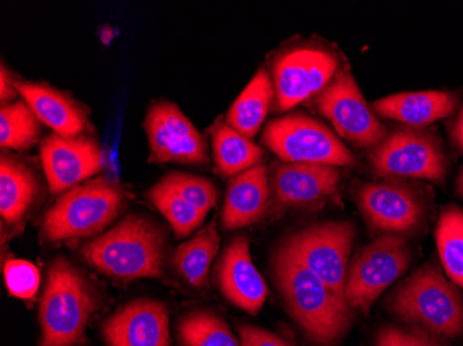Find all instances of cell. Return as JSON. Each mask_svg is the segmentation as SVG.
Here are the masks:
<instances>
[{
	"label": "cell",
	"instance_id": "31",
	"mask_svg": "<svg viewBox=\"0 0 463 346\" xmlns=\"http://www.w3.org/2000/svg\"><path fill=\"white\" fill-rule=\"evenodd\" d=\"M376 346H441L428 335L384 327L376 335Z\"/></svg>",
	"mask_w": 463,
	"mask_h": 346
},
{
	"label": "cell",
	"instance_id": "27",
	"mask_svg": "<svg viewBox=\"0 0 463 346\" xmlns=\"http://www.w3.org/2000/svg\"><path fill=\"white\" fill-rule=\"evenodd\" d=\"M182 346H241L228 324L212 312L186 314L179 323Z\"/></svg>",
	"mask_w": 463,
	"mask_h": 346
},
{
	"label": "cell",
	"instance_id": "28",
	"mask_svg": "<svg viewBox=\"0 0 463 346\" xmlns=\"http://www.w3.org/2000/svg\"><path fill=\"white\" fill-rule=\"evenodd\" d=\"M147 197L156 205V208L165 216L178 237L189 236L192 231L196 230L202 225L205 215H207L204 210L194 207V204L178 196L173 190L166 189L160 183L149 190Z\"/></svg>",
	"mask_w": 463,
	"mask_h": 346
},
{
	"label": "cell",
	"instance_id": "22",
	"mask_svg": "<svg viewBox=\"0 0 463 346\" xmlns=\"http://www.w3.org/2000/svg\"><path fill=\"white\" fill-rule=\"evenodd\" d=\"M275 98V88L267 70L260 69L246 89L236 98L229 108L226 122L244 136L251 137L259 134Z\"/></svg>",
	"mask_w": 463,
	"mask_h": 346
},
{
	"label": "cell",
	"instance_id": "19",
	"mask_svg": "<svg viewBox=\"0 0 463 346\" xmlns=\"http://www.w3.org/2000/svg\"><path fill=\"white\" fill-rule=\"evenodd\" d=\"M269 194L270 182L265 164L233 176L223 202V228L236 230L259 222L267 213Z\"/></svg>",
	"mask_w": 463,
	"mask_h": 346
},
{
	"label": "cell",
	"instance_id": "26",
	"mask_svg": "<svg viewBox=\"0 0 463 346\" xmlns=\"http://www.w3.org/2000/svg\"><path fill=\"white\" fill-rule=\"evenodd\" d=\"M41 135L38 117L27 101L7 103L0 108V145L2 148L28 150Z\"/></svg>",
	"mask_w": 463,
	"mask_h": 346
},
{
	"label": "cell",
	"instance_id": "17",
	"mask_svg": "<svg viewBox=\"0 0 463 346\" xmlns=\"http://www.w3.org/2000/svg\"><path fill=\"white\" fill-rule=\"evenodd\" d=\"M217 283L222 295L241 311H261L268 296L267 281L252 262L246 236L236 237L226 247L217 267Z\"/></svg>",
	"mask_w": 463,
	"mask_h": 346
},
{
	"label": "cell",
	"instance_id": "29",
	"mask_svg": "<svg viewBox=\"0 0 463 346\" xmlns=\"http://www.w3.org/2000/svg\"><path fill=\"white\" fill-rule=\"evenodd\" d=\"M158 183L166 189L173 190L182 199L191 202L199 210H204L205 213L212 210L217 204V187L208 179L184 173V172H171L168 175L164 176Z\"/></svg>",
	"mask_w": 463,
	"mask_h": 346
},
{
	"label": "cell",
	"instance_id": "12",
	"mask_svg": "<svg viewBox=\"0 0 463 346\" xmlns=\"http://www.w3.org/2000/svg\"><path fill=\"white\" fill-rule=\"evenodd\" d=\"M145 129L152 163L184 165L207 163L204 137L175 103L160 100L150 104L146 114Z\"/></svg>",
	"mask_w": 463,
	"mask_h": 346
},
{
	"label": "cell",
	"instance_id": "2",
	"mask_svg": "<svg viewBox=\"0 0 463 346\" xmlns=\"http://www.w3.org/2000/svg\"><path fill=\"white\" fill-rule=\"evenodd\" d=\"M165 237L149 218L129 215L80 249L83 259L118 281L158 278Z\"/></svg>",
	"mask_w": 463,
	"mask_h": 346
},
{
	"label": "cell",
	"instance_id": "32",
	"mask_svg": "<svg viewBox=\"0 0 463 346\" xmlns=\"http://www.w3.org/2000/svg\"><path fill=\"white\" fill-rule=\"evenodd\" d=\"M239 337L241 346H291L277 334L250 324L239 326Z\"/></svg>",
	"mask_w": 463,
	"mask_h": 346
},
{
	"label": "cell",
	"instance_id": "9",
	"mask_svg": "<svg viewBox=\"0 0 463 346\" xmlns=\"http://www.w3.org/2000/svg\"><path fill=\"white\" fill-rule=\"evenodd\" d=\"M351 222H324L301 229L283 247L345 301L348 259L354 243Z\"/></svg>",
	"mask_w": 463,
	"mask_h": 346
},
{
	"label": "cell",
	"instance_id": "16",
	"mask_svg": "<svg viewBox=\"0 0 463 346\" xmlns=\"http://www.w3.org/2000/svg\"><path fill=\"white\" fill-rule=\"evenodd\" d=\"M109 346H170V322L163 302L137 299L104 322Z\"/></svg>",
	"mask_w": 463,
	"mask_h": 346
},
{
	"label": "cell",
	"instance_id": "1",
	"mask_svg": "<svg viewBox=\"0 0 463 346\" xmlns=\"http://www.w3.org/2000/svg\"><path fill=\"white\" fill-rule=\"evenodd\" d=\"M273 277L291 316L314 342L333 346L345 335L351 322L347 302L283 246L273 261Z\"/></svg>",
	"mask_w": 463,
	"mask_h": 346
},
{
	"label": "cell",
	"instance_id": "30",
	"mask_svg": "<svg viewBox=\"0 0 463 346\" xmlns=\"http://www.w3.org/2000/svg\"><path fill=\"white\" fill-rule=\"evenodd\" d=\"M5 280L7 290L14 296L30 299L38 293L41 276L35 265L23 259H13L5 265Z\"/></svg>",
	"mask_w": 463,
	"mask_h": 346
},
{
	"label": "cell",
	"instance_id": "20",
	"mask_svg": "<svg viewBox=\"0 0 463 346\" xmlns=\"http://www.w3.org/2000/svg\"><path fill=\"white\" fill-rule=\"evenodd\" d=\"M458 98L446 90L402 92L372 104L374 113L412 127H423L454 113Z\"/></svg>",
	"mask_w": 463,
	"mask_h": 346
},
{
	"label": "cell",
	"instance_id": "7",
	"mask_svg": "<svg viewBox=\"0 0 463 346\" xmlns=\"http://www.w3.org/2000/svg\"><path fill=\"white\" fill-rule=\"evenodd\" d=\"M374 173L383 178L444 182L447 157L443 145L422 127H400L387 135L371 153Z\"/></svg>",
	"mask_w": 463,
	"mask_h": 346
},
{
	"label": "cell",
	"instance_id": "15",
	"mask_svg": "<svg viewBox=\"0 0 463 346\" xmlns=\"http://www.w3.org/2000/svg\"><path fill=\"white\" fill-rule=\"evenodd\" d=\"M337 166L280 163L270 178L272 202L282 210L319 205L337 192Z\"/></svg>",
	"mask_w": 463,
	"mask_h": 346
},
{
	"label": "cell",
	"instance_id": "24",
	"mask_svg": "<svg viewBox=\"0 0 463 346\" xmlns=\"http://www.w3.org/2000/svg\"><path fill=\"white\" fill-rule=\"evenodd\" d=\"M220 249V236L214 222L203 228L194 238L181 244L173 257L176 272L194 287H202L207 281L210 267Z\"/></svg>",
	"mask_w": 463,
	"mask_h": 346
},
{
	"label": "cell",
	"instance_id": "18",
	"mask_svg": "<svg viewBox=\"0 0 463 346\" xmlns=\"http://www.w3.org/2000/svg\"><path fill=\"white\" fill-rule=\"evenodd\" d=\"M15 89L27 101L39 121L48 125L54 134L64 137L85 135L90 121L87 110L67 93L48 83L15 80Z\"/></svg>",
	"mask_w": 463,
	"mask_h": 346
},
{
	"label": "cell",
	"instance_id": "33",
	"mask_svg": "<svg viewBox=\"0 0 463 346\" xmlns=\"http://www.w3.org/2000/svg\"><path fill=\"white\" fill-rule=\"evenodd\" d=\"M15 93H17L15 80L13 79L9 70L5 67V62H2V69H0V100H2V106L14 98Z\"/></svg>",
	"mask_w": 463,
	"mask_h": 346
},
{
	"label": "cell",
	"instance_id": "21",
	"mask_svg": "<svg viewBox=\"0 0 463 346\" xmlns=\"http://www.w3.org/2000/svg\"><path fill=\"white\" fill-rule=\"evenodd\" d=\"M35 172L13 155L0 161V212L5 222L17 225L24 220L38 194Z\"/></svg>",
	"mask_w": 463,
	"mask_h": 346
},
{
	"label": "cell",
	"instance_id": "35",
	"mask_svg": "<svg viewBox=\"0 0 463 346\" xmlns=\"http://www.w3.org/2000/svg\"><path fill=\"white\" fill-rule=\"evenodd\" d=\"M457 192L458 194H459V196L463 199V166L460 168L459 173H458Z\"/></svg>",
	"mask_w": 463,
	"mask_h": 346
},
{
	"label": "cell",
	"instance_id": "11",
	"mask_svg": "<svg viewBox=\"0 0 463 346\" xmlns=\"http://www.w3.org/2000/svg\"><path fill=\"white\" fill-rule=\"evenodd\" d=\"M339 70V60L325 49L301 46L273 61V88L278 111H288L321 93Z\"/></svg>",
	"mask_w": 463,
	"mask_h": 346
},
{
	"label": "cell",
	"instance_id": "5",
	"mask_svg": "<svg viewBox=\"0 0 463 346\" xmlns=\"http://www.w3.org/2000/svg\"><path fill=\"white\" fill-rule=\"evenodd\" d=\"M124 199L122 187L106 176L78 184L46 212L42 233L51 241L95 236L116 220Z\"/></svg>",
	"mask_w": 463,
	"mask_h": 346
},
{
	"label": "cell",
	"instance_id": "10",
	"mask_svg": "<svg viewBox=\"0 0 463 346\" xmlns=\"http://www.w3.org/2000/svg\"><path fill=\"white\" fill-rule=\"evenodd\" d=\"M317 108L332 122L339 136L356 147H376L387 136L386 127L366 103L348 66L337 70L319 93Z\"/></svg>",
	"mask_w": 463,
	"mask_h": 346
},
{
	"label": "cell",
	"instance_id": "34",
	"mask_svg": "<svg viewBox=\"0 0 463 346\" xmlns=\"http://www.w3.org/2000/svg\"><path fill=\"white\" fill-rule=\"evenodd\" d=\"M452 139L463 153V106L458 114L457 121L454 122V126H452Z\"/></svg>",
	"mask_w": 463,
	"mask_h": 346
},
{
	"label": "cell",
	"instance_id": "3",
	"mask_svg": "<svg viewBox=\"0 0 463 346\" xmlns=\"http://www.w3.org/2000/svg\"><path fill=\"white\" fill-rule=\"evenodd\" d=\"M96 309L90 278L66 257L51 265L41 298L42 346H75Z\"/></svg>",
	"mask_w": 463,
	"mask_h": 346
},
{
	"label": "cell",
	"instance_id": "8",
	"mask_svg": "<svg viewBox=\"0 0 463 346\" xmlns=\"http://www.w3.org/2000/svg\"><path fill=\"white\" fill-rule=\"evenodd\" d=\"M411 251L402 234L386 233L361 249L348 267L345 302L350 308L368 313L389 285L410 267Z\"/></svg>",
	"mask_w": 463,
	"mask_h": 346
},
{
	"label": "cell",
	"instance_id": "6",
	"mask_svg": "<svg viewBox=\"0 0 463 346\" xmlns=\"http://www.w3.org/2000/svg\"><path fill=\"white\" fill-rule=\"evenodd\" d=\"M262 143L285 163L347 166L355 155L326 125L306 114L272 119L265 126Z\"/></svg>",
	"mask_w": 463,
	"mask_h": 346
},
{
	"label": "cell",
	"instance_id": "14",
	"mask_svg": "<svg viewBox=\"0 0 463 346\" xmlns=\"http://www.w3.org/2000/svg\"><path fill=\"white\" fill-rule=\"evenodd\" d=\"M358 205L368 222L386 233H407L422 222L423 204L418 192L400 179L364 184Z\"/></svg>",
	"mask_w": 463,
	"mask_h": 346
},
{
	"label": "cell",
	"instance_id": "13",
	"mask_svg": "<svg viewBox=\"0 0 463 346\" xmlns=\"http://www.w3.org/2000/svg\"><path fill=\"white\" fill-rule=\"evenodd\" d=\"M39 153L53 194L69 192L103 168L100 145L88 135L75 137L49 135L42 142Z\"/></svg>",
	"mask_w": 463,
	"mask_h": 346
},
{
	"label": "cell",
	"instance_id": "4",
	"mask_svg": "<svg viewBox=\"0 0 463 346\" xmlns=\"http://www.w3.org/2000/svg\"><path fill=\"white\" fill-rule=\"evenodd\" d=\"M390 309L439 337L457 338L463 332V298L454 283L434 265L419 267L392 294Z\"/></svg>",
	"mask_w": 463,
	"mask_h": 346
},
{
	"label": "cell",
	"instance_id": "25",
	"mask_svg": "<svg viewBox=\"0 0 463 346\" xmlns=\"http://www.w3.org/2000/svg\"><path fill=\"white\" fill-rule=\"evenodd\" d=\"M439 257L452 283L463 290V210L449 207L436 226Z\"/></svg>",
	"mask_w": 463,
	"mask_h": 346
},
{
	"label": "cell",
	"instance_id": "23",
	"mask_svg": "<svg viewBox=\"0 0 463 346\" xmlns=\"http://www.w3.org/2000/svg\"><path fill=\"white\" fill-rule=\"evenodd\" d=\"M210 135L215 164L223 176L233 178L262 163L264 150L254 145L251 139L233 129L223 119H217L213 124Z\"/></svg>",
	"mask_w": 463,
	"mask_h": 346
}]
</instances>
